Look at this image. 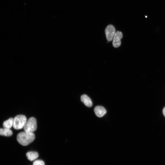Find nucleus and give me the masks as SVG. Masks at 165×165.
I'll return each instance as SVG.
<instances>
[{"instance_id":"nucleus-7","label":"nucleus","mask_w":165,"mask_h":165,"mask_svg":"<svg viewBox=\"0 0 165 165\" xmlns=\"http://www.w3.org/2000/svg\"><path fill=\"white\" fill-rule=\"evenodd\" d=\"M81 100L86 106L91 107L93 106L92 101L88 95H82L81 97Z\"/></svg>"},{"instance_id":"nucleus-6","label":"nucleus","mask_w":165,"mask_h":165,"mask_svg":"<svg viewBox=\"0 0 165 165\" xmlns=\"http://www.w3.org/2000/svg\"><path fill=\"white\" fill-rule=\"evenodd\" d=\"M94 112L97 116L102 118L106 113V111L104 107L100 106H96L94 109Z\"/></svg>"},{"instance_id":"nucleus-3","label":"nucleus","mask_w":165,"mask_h":165,"mask_svg":"<svg viewBox=\"0 0 165 165\" xmlns=\"http://www.w3.org/2000/svg\"><path fill=\"white\" fill-rule=\"evenodd\" d=\"M24 131L34 133L37 128V121L36 119L32 117L27 120L24 127Z\"/></svg>"},{"instance_id":"nucleus-8","label":"nucleus","mask_w":165,"mask_h":165,"mask_svg":"<svg viewBox=\"0 0 165 165\" xmlns=\"http://www.w3.org/2000/svg\"><path fill=\"white\" fill-rule=\"evenodd\" d=\"M26 155L28 159L31 161L35 160L39 156L38 153L34 151L28 152L27 154Z\"/></svg>"},{"instance_id":"nucleus-10","label":"nucleus","mask_w":165,"mask_h":165,"mask_svg":"<svg viewBox=\"0 0 165 165\" xmlns=\"http://www.w3.org/2000/svg\"><path fill=\"white\" fill-rule=\"evenodd\" d=\"M13 122L14 119L12 118L5 121L3 124L4 128L10 129L13 126Z\"/></svg>"},{"instance_id":"nucleus-9","label":"nucleus","mask_w":165,"mask_h":165,"mask_svg":"<svg viewBox=\"0 0 165 165\" xmlns=\"http://www.w3.org/2000/svg\"><path fill=\"white\" fill-rule=\"evenodd\" d=\"M12 134V131L10 129L5 128H0V135L8 137L11 136Z\"/></svg>"},{"instance_id":"nucleus-1","label":"nucleus","mask_w":165,"mask_h":165,"mask_svg":"<svg viewBox=\"0 0 165 165\" xmlns=\"http://www.w3.org/2000/svg\"><path fill=\"white\" fill-rule=\"evenodd\" d=\"M35 136L34 133L24 131L19 133L17 136L18 142L23 146H27L34 141Z\"/></svg>"},{"instance_id":"nucleus-4","label":"nucleus","mask_w":165,"mask_h":165,"mask_svg":"<svg viewBox=\"0 0 165 165\" xmlns=\"http://www.w3.org/2000/svg\"><path fill=\"white\" fill-rule=\"evenodd\" d=\"M115 28L112 25L107 26L105 30V33L107 41L110 42L113 39L116 32Z\"/></svg>"},{"instance_id":"nucleus-2","label":"nucleus","mask_w":165,"mask_h":165,"mask_svg":"<svg viewBox=\"0 0 165 165\" xmlns=\"http://www.w3.org/2000/svg\"><path fill=\"white\" fill-rule=\"evenodd\" d=\"M27 121L26 117L22 115L16 116L14 119L13 127L16 130L23 128Z\"/></svg>"},{"instance_id":"nucleus-11","label":"nucleus","mask_w":165,"mask_h":165,"mask_svg":"<svg viewBox=\"0 0 165 165\" xmlns=\"http://www.w3.org/2000/svg\"><path fill=\"white\" fill-rule=\"evenodd\" d=\"M33 165H45V163L42 160H37L34 162Z\"/></svg>"},{"instance_id":"nucleus-12","label":"nucleus","mask_w":165,"mask_h":165,"mask_svg":"<svg viewBox=\"0 0 165 165\" xmlns=\"http://www.w3.org/2000/svg\"><path fill=\"white\" fill-rule=\"evenodd\" d=\"M163 114L165 117V107L164 108L163 111Z\"/></svg>"},{"instance_id":"nucleus-5","label":"nucleus","mask_w":165,"mask_h":165,"mask_svg":"<svg viewBox=\"0 0 165 165\" xmlns=\"http://www.w3.org/2000/svg\"><path fill=\"white\" fill-rule=\"evenodd\" d=\"M123 37V34L121 32L118 31L116 32L114 35L113 42V45L115 48L119 47L121 45V39Z\"/></svg>"}]
</instances>
